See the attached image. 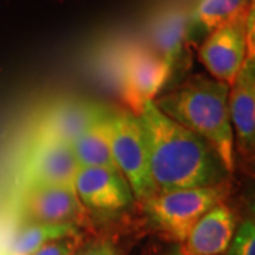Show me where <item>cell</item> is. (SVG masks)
Masks as SVG:
<instances>
[{"mask_svg": "<svg viewBox=\"0 0 255 255\" xmlns=\"http://www.w3.org/2000/svg\"><path fill=\"white\" fill-rule=\"evenodd\" d=\"M230 255H255V226L254 220L247 219L238 230L228 247Z\"/></svg>", "mask_w": 255, "mask_h": 255, "instance_id": "e0dca14e", "label": "cell"}, {"mask_svg": "<svg viewBox=\"0 0 255 255\" xmlns=\"http://www.w3.org/2000/svg\"><path fill=\"white\" fill-rule=\"evenodd\" d=\"M172 77V70L155 51L133 50L122 67V100L127 110L139 115L147 102L159 97L164 85Z\"/></svg>", "mask_w": 255, "mask_h": 255, "instance_id": "8992f818", "label": "cell"}, {"mask_svg": "<svg viewBox=\"0 0 255 255\" xmlns=\"http://www.w3.org/2000/svg\"><path fill=\"white\" fill-rule=\"evenodd\" d=\"M189 18L183 11H169L155 23L152 38L156 47V54L163 58L172 73L182 60L184 43L187 36Z\"/></svg>", "mask_w": 255, "mask_h": 255, "instance_id": "4fadbf2b", "label": "cell"}, {"mask_svg": "<svg viewBox=\"0 0 255 255\" xmlns=\"http://www.w3.org/2000/svg\"><path fill=\"white\" fill-rule=\"evenodd\" d=\"M78 170L80 166L71 146L61 142L36 140L24 166L23 184L24 187L38 184L74 186Z\"/></svg>", "mask_w": 255, "mask_h": 255, "instance_id": "9c48e42d", "label": "cell"}, {"mask_svg": "<svg viewBox=\"0 0 255 255\" xmlns=\"http://www.w3.org/2000/svg\"><path fill=\"white\" fill-rule=\"evenodd\" d=\"M230 121L240 153L253 156L255 146V64L247 55L240 73L228 91Z\"/></svg>", "mask_w": 255, "mask_h": 255, "instance_id": "8fae6325", "label": "cell"}, {"mask_svg": "<svg viewBox=\"0 0 255 255\" xmlns=\"http://www.w3.org/2000/svg\"><path fill=\"white\" fill-rule=\"evenodd\" d=\"M227 179L190 189L156 191L143 200L147 217L166 237L182 243L199 220L227 197Z\"/></svg>", "mask_w": 255, "mask_h": 255, "instance_id": "3957f363", "label": "cell"}, {"mask_svg": "<svg viewBox=\"0 0 255 255\" xmlns=\"http://www.w3.org/2000/svg\"><path fill=\"white\" fill-rule=\"evenodd\" d=\"M110 110L88 100H68L55 104L43 117L36 140L70 145L108 115Z\"/></svg>", "mask_w": 255, "mask_h": 255, "instance_id": "52a82bcc", "label": "cell"}, {"mask_svg": "<svg viewBox=\"0 0 255 255\" xmlns=\"http://www.w3.org/2000/svg\"><path fill=\"white\" fill-rule=\"evenodd\" d=\"M110 145L115 164L127 180L133 199L146 200L156 193L149 169V153L143 128L137 115L128 110L108 114Z\"/></svg>", "mask_w": 255, "mask_h": 255, "instance_id": "277c9868", "label": "cell"}, {"mask_svg": "<svg viewBox=\"0 0 255 255\" xmlns=\"http://www.w3.org/2000/svg\"><path fill=\"white\" fill-rule=\"evenodd\" d=\"M237 230L233 210L220 203L209 210L180 243L183 255H220L226 253Z\"/></svg>", "mask_w": 255, "mask_h": 255, "instance_id": "7c38bea8", "label": "cell"}, {"mask_svg": "<svg viewBox=\"0 0 255 255\" xmlns=\"http://www.w3.org/2000/svg\"><path fill=\"white\" fill-rule=\"evenodd\" d=\"M74 189L87 211L114 213L133 201L124 176L105 167H80Z\"/></svg>", "mask_w": 255, "mask_h": 255, "instance_id": "ba28073f", "label": "cell"}, {"mask_svg": "<svg viewBox=\"0 0 255 255\" xmlns=\"http://www.w3.org/2000/svg\"><path fill=\"white\" fill-rule=\"evenodd\" d=\"M23 207L28 217L38 223H73L80 226L87 219V209L74 186L38 184L24 187Z\"/></svg>", "mask_w": 255, "mask_h": 255, "instance_id": "30bf717a", "label": "cell"}, {"mask_svg": "<svg viewBox=\"0 0 255 255\" xmlns=\"http://www.w3.org/2000/svg\"><path fill=\"white\" fill-rule=\"evenodd\" d=\"M166 255H183V254H180L179 251H174V253H170V254H166Z\"/></svg>", "mask_w": 255, "mask_h": 255, "instance_id": "ffe728a7", "label": "cell"}, {"mask_svg": "<svg viewBox=\"0 0 255 255\" xmlns=\"http://www.w3.org/2000/svg\"><path fill=\"white\" fill-rule=\"evenodd\" d=\"M71 147L80 167H105L119 172L111 150L108 115L73 142Z\"/></svg>", "mask_w": 255, "mask_h": 255, "instance_id": "5bb4252c", "label": "cell"}, {"mask_svg": "<svg viewBox=\"0 0 255 255\" xmlns=\"http://www.w3.org/2000/svg\"><path fill=\"white\" fill-rule=\"evenodd\" d=\"M80 233L78 226L73 223H38L28 224L18 233L11 243L7 255H31L40 247L58 238Z\"/></svg>", "mask_w": 255, "mask_h": 255, "instance_id": "9a60e30c", "label": "cell"}, {"mask_svg": "<svg viewBox=\"0 0 255 255\" xmlns=\"http://www.w3.org/2000/svg\"><path fill=\"white\" fill-rule=\"evenodd\" d=\"M248 0H201L194 13V20L201 27L213 30L230 18L241 16Z\"/></svg>", "mask_w": 255, "mask_h": 255, "instance_id": "2e32d148", "label": "cell"}, {"mask_svg": "<svg viewBox=\"0 0 255 255\" xmlns=\"http://www.w3.org/2000/svg\"><path fill=\"white\" fill-rule=\"evenodd\" d=\"M137 117L156 191L211 186L226 179L227 172L207 142L166 117L153 102H147Z\"/></svg>", "mask_w": 255, "mask_h": 255, "instance_id": "6da1fadb", "label": "cell"}, {"mask_svg": "<svg viewBox=\"0 0 255 255\" xmlns=\"http://www.w3.org/2000/svg\"><path fill=\"white\" fill-rule=\"evenodd\" d=\"M74 255H124L122 251L119 250L110 240H101L95 241L90 246L81 247Z\"/></svg>", "mask_w": 255, "mask_h": 255, "instance_id": "d6986e66", "label": "cell"}, {"mask_svg": "<svg viewBox=\"0 0 255 255\" xmlns=\"http://www.w3.org/2000/svg\"><path fill=\"white\" fill-rule=\"evenodd\" d=\"M250 17L230 18L210 31L199 50V60L211 78L231 85L247 55H254L250 46Z\"/></svg>", "mask_w": 255, "mask_h": 255, "instance_id": "5b68a950", "label": "cell"}, {"mask_svg": "<svg viewBox=\"0 0 255 255\" xmlns=\"http://www.w3.org/2000/svg\"><path fill=\"white\" fill-rule=\"evenodd\" d=\"M82 246V234L77 233L74 236L58 238L40 247L31 255H74Z\"/></svg>", "mask_w": 255, "mask_h": 255, "instance_id": "ac0fdd59", "label": "cell"}, {"mask_svg": "<svg viewBox=\"0 0 255 255\" xmlns=\"http://www.w3.org/2000/svg\"><path fill=\"white\" fill-rule=\"evenodd\" d=\"M230 85L206 75L190 78L157 97L153 104L166 117L200 136L227 173L236 169V139L228 111Z\"/></svg>", "mask_w": 255, "mask_h": 255, "instance_id": "7a4b0ae2", "label": "cell"}]
</instances>
